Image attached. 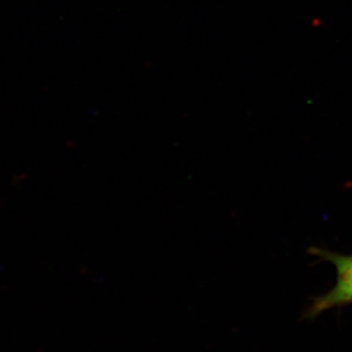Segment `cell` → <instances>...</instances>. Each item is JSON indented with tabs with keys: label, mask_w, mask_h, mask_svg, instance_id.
Listing matches in <instances>:
<instances>
[{
	"label": "cell",
	"mask_w": 352,
	"mask_h": 352,
	"mask_svg": "<svg viewBox=\"0 0 352 352\" xmlns=\"http://www.w3.org/2000/svg\"><path fill=\"white\" fill-rule=\"evenodd\" d=\"M308 252L332 263L337 271V280L330 291L314 298L305 317L314 319L327 310L352 305V254H337L316 247Z\"/></svg>",
	"instance_id": "cell-1"
}]
</instances>
